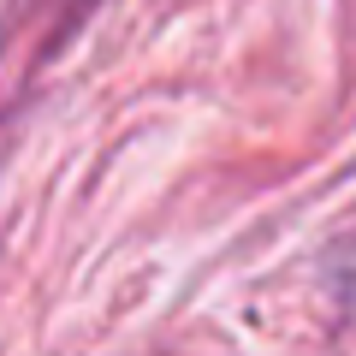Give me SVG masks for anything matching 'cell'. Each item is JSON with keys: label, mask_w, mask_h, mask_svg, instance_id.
Returning a JSON list of instances; mask_svg holds the SVG:
<instances>
[{"label": "cell", "mask_w": 356, "mask_h": 356, "mask_svg": "<svg viewBox=\"0 0 356 356\" xmlns=\"http://www.w3.org/2000/svg\"><path fill=\"white\" fill-rule=\"evenodd\" d=\"M89 13V0H18L13 18L0 24V72L6 77H24L60 48L65 24Z\"/></svg>", "instance_id": "6da1fadb"}]
</instances>
